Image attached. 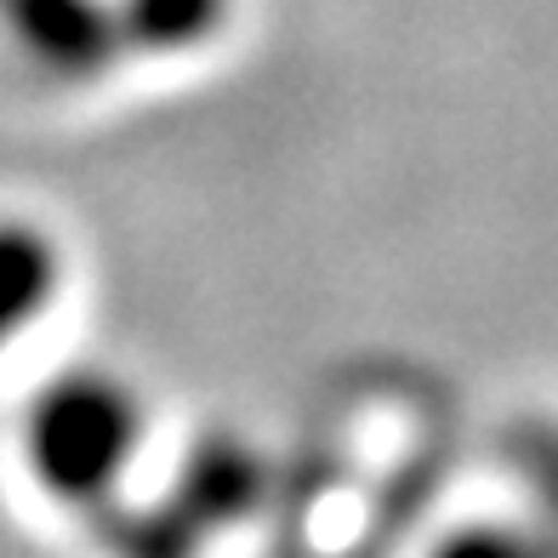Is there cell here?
Segmentation results:
<instances>
[{"instance_id": "1", "label": "cell", "mask_w": 558, "mask_h": 558, "mask_svg": "<svg viewBox=\"0 0 558 558\" xmlns=\"http://www.w3.org/2000/svg\"><path fill=\"white\" fill-rule=\"evenodd\" d=\"M143 445V399L109 371H63L23 411V462L69 507L109 501Z\"/></svg>"}, {"instance_id": "2", "label": "cell", "mask_w": 558, "mask_h": 558, "mask_svg": "<svg viewBox=\"0 0 558 558\" xmlns=\"http://www.w3.org/2000/svg\"><path fill=\"white\" fill-rule=\"evenodd\" d=\"M257 450L234 434H206L155 501L120 507L104 519V547L114 558H199L211 536H222L228 524H240L257 507Z\"/></svg>"}, {"instance_id": "3", "label": "cell", "mask_w": 558, "mask_h": 558, "mask_svg": "<svg viewBox=\"0 0 558 558\" xmlns=\"http://www.w3.org/2000/svg\"><path fill=\"white\" fill-rule=\"evenodd\" d=\"M0 29L46 81L86 86L132 52L114 0H0Z\"/></svg>"}, {"instance_id": "4", "label": "cell", "mask_w": 558, "mask_h": 558, "mask_svg": "<svg viewBox=\"0 0 558 558\" xmlns=\"http://www.w3.org/2000/svg\"><path fill=\"white\" fill-rule=\"evenodd\" d=\"M58 286H63L58 240L23 217H0V353L52 308Z\"/></svg>"}, {"instance_id": "5", "label": "cell", "mask_w": 558, "mask_h": 558, "mask_svg": "<svg viewBox=\"0 0 558 558\" xmlns=\"http://www.w3.org/2000/svg\"><path fill=\"white\" fill-rule=\"evenodd\" d=\"M114 7L132 52H194L228 17V0H114Z\"/></svg>"}, {"instance_id": "6", "label": "cell", "mask_w": 558, "mask_h": 558, "mask_svg": "<svg viewBox=\"0 0 558 558\" xmlns=\"http://www.w3.org/2000/svg\"><path fill=\"white\" fill-rule=\"evenodd\" d=\"M507 462L524 478L530 501L542 507V519L558 524V422H530L507 439Z\"/></svg>"}, {"instance_id": "7", "label": "cell", "mask_w": 558, "mask_h": 558, "mask_svg": "<svg viewBox=\"0 0 558 558\" xmlns=\"http://www.w3.org/2000/svg\"><path fill=\"white\" fill-rule=\"evenodd\" d=\"M434 558H542L536 524H468L434 547Z\"/></svg>"}, {"instance_id": "8", "label": "cell", "mask_w": 558, "mask_h": 558, "mask_svg": "<svg viewBox=\"0 0 558 558\" xmlns=\"http://www.w3.org/2000/svg\"><path fill=\"white\" fill-rule=\"evenodd\" d=\"M536 536H542V558H558V524H536Z\"/></svg>"}]
</instances>
